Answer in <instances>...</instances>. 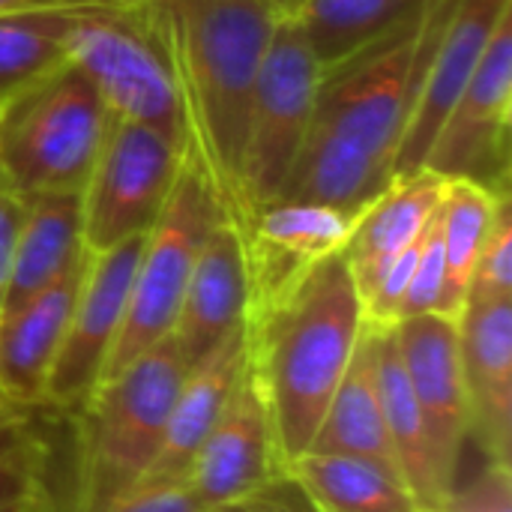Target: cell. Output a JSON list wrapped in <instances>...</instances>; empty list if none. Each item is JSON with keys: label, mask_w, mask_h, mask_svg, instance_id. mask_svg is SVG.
Wrapping results in <instances>:
<instances>
[{"label": "cell", "mask_w": 512, "mask_h": 512, "mask_svg": "<svg viewBox=\"0 0 512 512\" xmlns=\"http://www.w3.org/2000/svg\"><path fill=\"white\" fill-rule=\"evenodd\" d=\"M144 237H132L108 252H87L66 336L45 381V405L75 411L102 381L123 327Z\"/></svg>", "instance_id": "8fae6325"}, {"label": "cell", "mask_w": 512, "mask_h": 512, "mask_svg": "<svg viewBox=\"0 0 512 512\" xmlns=\"http://www.w3.org/2000/svg\"><path fill=\"white\" fill-rule=\"evenodd\" d=\"M183 378L186 363L165 336L120 375L99 381L75 408L81 420L72 512L102 510L138 486L159 450Z\"/></svg>", "instance_id": "277c9868"}, {"label": "cell", "mask_w": 512, "mask_h": 512, "mask_svg": "<svg viewBox=\"0 0 512 512\" xmlns=\"http://www.w3.org/2000/svg\"><path fill=\"white\" fill-rule=\"evenodd\" d=\"M393 333L408 384L432 438L438 471L447 489H453L468 447V408L459 366L456 318L441 312L411 315L396 321Z\"/></svg>", "instance_id": "9a60e30c"}, {"label": "cell", "mask_w": 512, "mask_h": 512, "mask_svg": "<svg viewBox=\"0 0 512 512\" xmlns=\"http://www.w3.org/2000/svg\"><path fill=\"white\" fill-rule=\"evenodd\" d=\"M282 477L273 432L258 390L243 372L219 420L198 447L183 483L210 510H225L258 498Z\"/></svg>", "instance_id": "5bb4252c"}, {"label": "cell", "mask_w": 512, "mask_h": 512, "mask_svg": "<svg viewBox=\"0 0 512 512\" xmlns=\"http://www.w3.org/2000/svg\"><path fill=\"white\" fill-rule=\"evenodd\" d=\"M297 486L282 474L276 483H270L255 501H252V510L249 512H300L297 510ZM303 512H312V507L306 504Z\"/></svg>", "instance_id": "e575fe53"}, {"label": "cell", "mask_w": 512, "mask_h": 512, "mask_svg": "<svg viewBox=\"0 0 512 512\" xmlns=\"http://www.w3.org/2000/svg\"><path fill=\"white\" fill-rule=\"evenodd\" d=\"M186 153L135 120H108L102 147L81 189V240L108 252L141 237L159 219Z\"/></svg>", "instance_id": "9c48e42d"}, {"label": "cell", "mask_w": 512, "mask_h": 512, "mask_svg": "<svg viewBox=\"0 0 512 512\" xmlns=\"http://www.w3.org/2000/svg\"><path fill=\"white\" fill-rule=\"evenodd\" d=\"M246 372V336L237 330L213 354L186 369V378L171 405L159 450L135 489H159L183 483L198 447L228 405L234 387Z\"/></svg>", "instance_id": "ac0fdd59"}, {"label": "cell", "mask_w": 512, "mask_h": 512, "mask_svg": "<svg viewBox=\"0 0 512 512\" xmlns=\"http://www.w3.org/2000/svg\"><path fill=\"white\" fill-rule=\"evenodd\" d=\"M147 6L132 12L75 15L66 51L69 60L93 81L114 117L150 126L186 153L174 78L153 36Z\"/></svg>", "instance_id": "52a82bcc"}, {"label": "cell", "mask_w": 512, "mask_h": 512, "mask_svg": "<svg viewBox=\"0 0 512 512\" xmlns=\"http://www.w3.org/2000/svg\"><path fill=\"white\" fill-rule=\"evenodd\" d=\"M315 453H345L375 459L387 468H396L390 438L384 429L381 387H378V354H375V327L366 324L357 342V351L324 411V420L312 438ZM399 471V468H396Z\"/></svg>", "instance_id": "cb8c5ba5"}, {"label": "cell", "mask_w": 512, "mask_h": 512, "mask_svg": "<svg viewBox=\"0 0 512 512\" xmlns=\"http://www.w3.org/2000/svg\"><path fill=\"white\" fill-rule=\"evenodd\" d=\"M312 512H423L396 468L345 453L306 450L285 465Z\"/></svg>", "instance_id": "603a6c76"}, {"label": "cell", "mask_w": 512, "mask_h": 512, "mask_svg": "<svg viewBox=\"0 0 512 512\" xmlns=\"http://www.w3.org/2000/svg\"><path fill=\"white\" fill-rule=\"evenodd\" d=\"M9 417H12V414H9V402L0 396V423H3V420H9Z\"/></svg>", "instance_id": "8d00e7d4"}, {"label": "cell", "mask_w": 512, "mask_h": 512, "mask_svg": "<svg viewBox=\"0 0 512 512\" xmlns=\"http://www.w3.org/2000/svg\"><path fill=\"white\" fill-rule=\"evenodd\" d=\"M252 501L225 507V510H210L186 489V483H174V486H159V489H132L123 498L111 501L108 507L93 512H249Z\"/></svg>", "instance_id": "1f68e13d"}, {"label": "cell", "mask_w": 512, "mask_h": 512, "mask_svg": "<svg viewBox=\"0 0 512 512\" xmlns=\"http://www.w3.org/2000/svg\"><path fill=\"white\" fill-rule=\"evenodd\" d=\"M111 111L66 60L0 105V168L18 195L81 192Z\"/></svg>", "instance_id": "5b68a950"}, {"label": "cell", "mask_w": 512, "mask_h": 512, "mask_svg": "<svg viewBox=\"0 0 512 512\" xmlns=\"http://www.w3.org/2000/svg\"><path fill=\"white\" fill-rule=\"evenodd\" d=\"M45 450L36 435L9 417L0 423V512H42Z\"/></svg>", "instance_id": "83f0119b"}, {"label": "cell", "mask_w": 512, "mask_h": 512, "mask_svg": "<svg viewBox=\"0 0 512 512\" xmlns=\"http://www.w3.org/2000/svg\"><path fill=\"white\" fill-rule=\"evenodd\" d=\"M429 3L432 0H303L288 18L300 27L321 72H327L423 15Z\"/></svg>", "instance_id": "d4e9b609"}, {"label": "cell", "mask_w": 512, "mask_h": 512, "mask_svg": "<svg viewBox=\"0 0 512 512\" xmlns=\"http://www.w3.org/2000/svg\"><path fill=\"white\" fill-rule=\"evenodd\" d=\"M512 12V0H456L429 54L417 99L396 153V177L423 171L426 156L450 108L480 66L498 24Z\"/></svg>", "instance_id": "7c38bea8"}, {"label": "cell", "mask_w": 512, "mask_h": 512, "mask_svg": "<svg viewBox=\"0 0 512 512\" xmlns=\"http://www.w3.org/2000/svg\"><path fill=\"white\" fill-rule=\"evenodd\" d=\"M468 297H512V210L510 198L498 201L486 243L480 249Z\"/></svg>", "instance_id": "f1b7e54d"}, {"label": "cell", "mask_w": 512, "mask_h": 512, "mask_svg": "<svg viewBox=\"0 0 512 512\" xmlns=\"http://www.w3.org/2000/svg\"><path fill=\"white\" fill-rule=\"evenodd\" d=\"M444 183L447 180L426 168L411 177H396L393 186L384 189L360 213L351 240L342 249L357 282L360 300L372 291L390 261L426 234L429 222L441 207Z\"/></svg>", "instance_id": "ffe728a7"}, {"label": "cell", "mask_w": 512, "mask_h": 512, "mask_svg": "<svg viewBox=\"0 0 512 512\" xmlns=\"http://www.w3.org/2000/svg\"><path fill=\"white\" fill-rule=\"evenodd\" d=\"M153 36L174 78L186 159L207 180L225 222H249L243 147L258 66L279 24L261 0H153Z\"/></svg>", "instance_id": "7a4b0ae2"}, {"label": "cell", "mask_w": 512, "mask_h": 512, "mask_svg": "<svg viewBox=\"0 0 512 512\" xmlns=\"http://www.w3.org/2000/svg\"><path fill=\"white\" fill-rule=\"evenodd\" d=\"M438 512H512L510 465L486 462L468 477L456 480Z\"/></svg>", "instance_id": "4dcf8cb0"}, {"label": "cell", "mask_w": 512, "mask_h": 512, "mask_svg": "<svg viewBox=\"0 0 512 512\" xmlns=\"http://www.w3.org/2000/svg\"><path fill=\"white\" fill-rule=\"evenodd\" d=\"M498 201L501 198L489 195L486 189H480L474 183H465V180L444 183V198H441V210H438L444 267H447L441 315L456 318L462 312L480 249L486 243L489 225L498 210Z\"/></svg>", "instance_id": "484cf974"}, {"label": "cell", "mask_w": 512, "mask_h": 512, "mask_svg": "<svg viewBox=\"0 0 512 512\" xmlns=\"http://www.w3.org/2000/svg\"><path fill=\"white\" fill-rule=\"evenodd\" d=\"M363 300L345 252L246 309V372L285 465L312 447L324 411L363 336Z\"/></svg>", "instance_id": "3957f363"}, {"label": "cell", "mask_w": 512, "mask_h": 512, "mask_svg": "<svg viewBox=\"0 0 512 512\" xmlns=\"http://www.w3.org/2000/svg\"><path fill=\"white\" fill-rule=\"evenodd\" d=\"M318 81L321 66L312 57L300 27L282 15L258 66L249 105L243 147V189L249 219L258 207L276 201L288 183L312 123Z\"/></svg>", "instance_id": "ba28073f"}, {"label": "cell", "mask_w": 512, "mask_h": 512, "mask_svg": "<svg viewBox=\"0 0 512 512\" xmlns=\"http://www.w3.org/2000/svg\"><path fill=\"white\" fill-rule=\"evenodd\" d=\"M512 12L498 24L468 87L450 108L426 156V171L510 198Z\"/></svg>", "instance_id": "30bf717a"}, {"label": "cell", "mask_w": 512, "mask_h": 512, "mask_svg": "<svg viewBox=\"0 0 512 512\" xmlns=\"http://www.w3.org/2000/svg\"><path fill=\"white\" fill-rule=\"evenodd\" d=\"M468 444L486 462L512 456V297H468L456 315Z\"/></svg>", "instance_id": "4fadbf2b"}, {"label": "cell", "mask_w": 512, "mask_h": 512, "mask_svg": "<svg viewBox=\"0 0 512 512\" xmlns=\"http://www.w3.org/2000/svg\"><path fill=\"white\" fill-rule=\"evenodd\" d=\"M375 354H378V387L384 408V429L390 438V450L402 480L417 498L423 512H438L444 498L450 495L438 459L432 450V438L423 420V411L408 384L396 333L393 327H375Z\"/></svg>", "instance_id": "7402d4cb"}, {"label": "cell", "mask_w": 512, "mask_h": 512, "mask_svg": "<svg viewBox=\"0 0 512 512\" xmlns=\"http://www.w3.org/2000/svg\"><path fill=\"white\" fill-rule=\"evenodd\" d=\"M72 18L60 12L0 15V105L69 60Z\"/></svg>", "instance_id": "4316f807"}, {"label": "cell", "mask_w": 512, "mask_h": 512, "mask_svg": "<svg viewBox=\"0 0 512 512\" xmlns=\"http://www.w3.org/2000/svg\"><path fill=\"white\" fill-rule=\"evenodd\" d=\"M84 252L81 192L21 195V228L3 315L54 285L81 261Z\"/></svg>", "instance_id": "44dd1931"}, {"label": "cell", "mask_w": 512, "mask_h": 512, "mask_svg": "<svg viewBox=\"0 0 512 512\" xmlns=\"http://www.w3.org/2000/svg\"><path fill=\"white\" fill-rule=\"evenodd\" d=\"M261 3L273 6V9H276L279 15H291V12H294V9H297V6H300L303 0H261Z\"/></svg>", "instance_id": "d590c367"}, {"label": "cell", "mask_w": 512, "mask_h": 512, "mask_svg": "<svg viewBox=\"0 0 512 512\" xmlns=\"http://www.w3.org/2000/svg\"><path fill=\"white\" fill-rule=\"evenodd\" d=\"M453 3L432 0L423 15L321 72L306 141L276 201L363 213L393 186L417 87Z\"/></svg>", "instance_id": "6da1fadb"}, {"label": "cell", "mask_w": 512, "mask_h": 512, "mask_svg": "<svg viewBox=\"0 0 512 512\" xmlns=\"http://www.w3.org/2000/svg\"><path fill=\"white\" fill-rule=\"evenodd\" d=\"M87 252L54 285L0 315V396L9 405L45 402V381L66 336Z\"/></svg>", "instance_id": "d6986e66"}, {"label": "cell", "mask_w": 512, "mask_h": 512, "mask_svg": "<svg viewBox=\"0 0 512 512\" xmlns=\"http://www.w3.org/2000/svg\"><path fill=\"white\" fill-rule=\"evenodd\" d=\"M246 306H249V282H246L243 243L231 222H219L207 234L195 258L171 330V339L186 369L201 363L228 336L243 330Z\"/></svg>", "instance_id": "e0dca14e"}, {"label": "cell", "mask_w": 512, "mask_h": 512, "mask_svg": "<svg viewBox=\"0 0 512 512\" xmlns=\"http://www.w3.org/2000/svg\"><path fill=\"white\" fill-rule=\"evenodd\" d=\"M150 0H0L6 12H60V15H96V12H132Z\"/></svg>", "instance_id": "836d02e7"}, {"label": "cell", "mask_w": 512, "mask_h": 512, "mask_svg": "<svg viewBox=\"0 0 512 512\" xmlns=\"http://www.w3.org/2000/svg\"><path fill=\"white\" fill-rule=\"evenodd\" d=\"M357 219L360 213L312 201H270L258 207L246 228L237 231L246 258L249 306L267 300L327 255L342 252Z\"/></svg>", "instance_id": "2e32d148"}, {"label": "cell", "mask_w": 512, "mask_h": 512, "mask_svg": "<svg viewBox=\"0 0 512 512\" xmlns=\"http://www.w3.org/2000/svg\"><path fill=\"white\" fill-rule=\"evenodd\" d=\"M18 228H21V195L12 189V183L6 180L0 168V315H3V300L9 291V279H12Z\"/></svg>", "instance_id": "d6a6232c"}, {"label": "cell", "mask_w": 512, "mask_h": 512, "mask_svg": "<svg viewBox=\"0 0 512 512\" xmlns=\"http://www.w3.org/2000/svg\"><path fill=\"white\" fill-rule=\"evenodd\" d=\"M441 210V207H438ZM444 282H447V267H444V243H441V219L435 213V219L429 222L423 243H420V255H417V267L411 276V285L405 291L402 309H399V321L411 318V315H426V312H441V300H444Z\"/></svg>", "instance_id": "f546056e"}, {"label": "cell", "mask_w": 512, "mask_h": 512, "mask_svg": "<svg viewBox=\"0 0 512 512\" xmlns=\"http://www.w3.org/2000/svg\"><path fill=\"white\" fill-rule=\"evenodd\" d=\"M225 222L201 171L183 159L174 189L144 237L120 336L105 363L102 381L120 375L135 357L171 336L180 300L207 234Z\"/></svg>", "instance_id": "8992f818"}]
</instances>
